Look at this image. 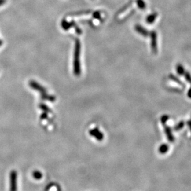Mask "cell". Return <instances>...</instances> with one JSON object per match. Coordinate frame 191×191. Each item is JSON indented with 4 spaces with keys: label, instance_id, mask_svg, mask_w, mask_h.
I'll return each mask as SVG.
<instances>
[{
    "label": "cell",
    "instance_id": "6da1fadb",
    "mask_svg": "<svg viewBox=\"0 0 191 191\" xmlns=\"http://www.w3.org/2000/svg\"><path fill=\"white\" fill-rule=\"evenodd\" d=\"M80 53H81V44L78 39L76 40L75 47V54H74V73L76 76H79L81 73V67H80Z\"/></svg>",
    "mask_w": 191,
    "mask_h": 191
},
{
    "label": "cell",
    "instance_id": "3957f363",
    "mask_svg": "<svg viewBox=\"0 0 191 191\" xmlns=\"http://www.w3.org/2000/svg\"><path fill=\"white\" fill-rule=\"evenodd\" d=\"M151 39V48L152 52L156 54L158 52V44H157V34L155 31H152L149 34Z\"/></svg>",
    "mask_w": 191,
    "mask_h": 191
},
{
    "label": "cell",
    "instance_id": "277c9868",
    "mask_svg": "<svg viewBox=\"0 0 191 191\" xmlns=\"http://www.w3.org/2000/svg\"><path fill=\"white\" fill-rule=\"evenodd\" d=\"M29 84H30V86H31L32 88L37 90V91H40L42 93V98L47 99H49V101H52V99L51 98V97H50L49 96H47V95H45V93H46V90H44V88H42V86H39L37 83H35L34 81H31L29 83Z\"/></svg>",
    "mask_w": 191,
    "mask_h": 191
},
{
    "label": "cell",
    "instance_id": "d6986e66",
    "mask_svg": "<svg viewBox=\"0 0 191 191\" xmlns=\"http://www.w3.org/2000/svg\"><path fill=\"white\" fill-rule=\"evenodd\" d=\"M187 96L190 99H191V88H190L187 92Z\"/></svg>",
    "mask_w": 191,
    "mask_h": 191
},
{
    "label": "cell",
    "instance_id": "7c38bea8",
    "mask_svg": "<svg viewBox=\"0 0 191 191\" xmlns=\"http://www.w3.org/2000/svg\"><path fill=\"white\" fill-rule=\"evenodd\" d=\"M185 125V122L183 120L180 121L179 122H178L174 127V130L175 131H179L180 130H181L183 127Z\"/></svg>",
    "mask_w": 191,
    "mask_h": 191
},
{
    "label": "cell",
    "instance_id": "9a60e30c",
    "mask_svg": "<svg viewBox=\"0 0 191 191\" xmlns=\"http://www.w3.org/2000/svg\"><path fill=\"white\" fill-rule=\"evenodd\" d=\"M137 5L139 8L140 9H144L145 8V3L142 1V0H138L137 1Z\"/></svg>",
    "mask_w": 191,
    "mask_h": 191
},
{
    "label": "cell",
    "instance_id": "8992f818",
    "mask_svg": "<svg viewBox=\"0 0 191 191\" xmlns=\"http://www.w3.org/2000/svg\"><path fill=\"white\" fill-rule=\"evenodd\" d=\"M135 29L136 32H137L138 34H140L142 36L145 37H147L148 36H149L150 32L148 31L146 29L141 26V25H139V24L136 25L135 27Z\"/></svg>",
    "mask_w": 191,
    "mask_h": 191
},
{
    "label": "cell",
    "instance_id": "44dd1931",
    "mask_svg": "<svg viewBox=\"0 0 191 191\" xmlns=\"http://www.w3.org/2000/svg\"><path fill=\"white\" fill-rule=\"evenodd\" d=\"M190 84H191V83H190Z\"/></svg>",
    "mask_w": 191,
    "mask_h": 191
},
{
    "label": "cell",
    "instance_id": "ba28073f",
    "mask_svg": "<svg viewBox=\"0 0 191 191\" xmlns=\"http://www.w3.org/2000/svg\"><path fill=\"white\" fill-rule=\"evenodd\" d=\"M158 16V14L156 13H153L150 15H148L146 19V23L148 24H152L153 23L156 17Z\"/></svg>",
    "mask_w": 191,
    "mask_h": 191
},
{
    "label": "cell",
    "instance_id": "52a82bcc",
    "mask_svg": "<svg viewBox=\"0 0 191 191\" xmlns=\"http://www.w3.org/2000/svg\"><path fill=\"white\" fill-rule=\"evenodd\" d=\"M163 125L164 127V132H165V134L166 135L168 141L170 142H173L174 141V137L173 135L171 129L169 127L167 126L166 124H164Z\"/></svg>",
    "mask_w": 191,
    "mask_h": 191
},
{
    "label": "cell",
    "instance_id": "ac0fdd59",
    "mask_svg": "<svg viewBox=\"0 0 191 191\" xmlns=\"http://www.w3.org/2000/svg\"><path fill=\"white\" fill-rule=\"evenodd\" d=\"M6 2V0H0V7L5 4Z\"/></svg>",
    "mask_w": 191,
    "mask_h": 191
},
{
    "label": "cell",
    "instance_id": "ffe728a7",
    "mask_svg": "<svg viewBox=\"0 0 191 191\" xmlns=\"http://www.w3.org/2000/svg\"><path fill=\"white\" fill-rule=\"evenodd\" d=\"M3 44V42L2 40H0V47H1Z\"/></svg>",
    "mask_w": 191,
    "mask_h": 191
},
{
    "label": "cell",
    "instance_id": "9c48e42d",
    "mask_svg": "<svg viewBox=\"0 0 191 191\" xmlns=\"http://www.w3.org/2000/svg\"><path fill=\"white\" fill-rule=\"evenodd\" d=\"M168 150H169V146L166 143L161 144L158 148V152L161 154H164L167 153Z\"/></svg>",
    "mask_w": 191,
    "mask_h": 191
},
{
    "label": "cell",
    "instance_id": "2e32d148",
    "mask_svg": "<svg viewBox=\"0 0 191 191\" xmlns=\"http://www.w3.org/2000/svg\"><path fill=\"white\" fill-rule=\"evenodd\" d=\"M184 77H185L186 81H187V82L191 83V75H190V74L189 72H185V73H184Z\"/></svg>",
    "mask_w": 191,
    "mask_h": 191
},
{
    "label": "cell",
    "instance_id": "5b68a950",
    "mask_svg": "<svg viewBox=\"0 0 191 191\" xmlns=\"http://www.w3.org/2000/svg\"><path fill=\"white\" fill-rule=\"evenodd\" d=\"M90 135L96 138L98 141H102L104 138V135L97 128L93 129L90 131Z\"/></svg>",
    "mask_w": 191,
    "mask_h": 191
},
{
    "label": "cell",
    "instance_id": "8fae6325",
    "mask_svg": "<svg viewBox=\"0 0 191 191\" xmlns=\"http://www.w3.org/2000/svg\"><path fill=\"white\" fill-rule=\"evenodd\" d=\"M176 72L178 75L182 76L184 75L185 71L184 67L181 64H178L176 66Z\"/></svg>",
    "mask_w": 191,
    "mask_h": 191
},
{
    "label": "cell",
    "instance_id": "4fadbf2b",
    "mask_svg": "<svg viewBox=\"0 0 191 191\" xmlns=\"http://www.w3.org/2000/svg\"><path fill=\"white\" fill-rule=\"evenodd\" d=\"M32 176H33L34 178L37 179V180H39V179H42V176H43V175H42V173L39 171H34L32 173Z\"/></svg>",
    "mask_w": 191,
    "mask_h": 191
},
{
    "label": "cell",
    "instance_id": "e0dca14e",
    "mask_svg": "<svg viewBox=\"0 0 191 191\" xmlns=\"http://www.w3.org/2000/svg\"><path fill=\"white\" fill-rule=\"evenodd\" d=\"M186 123H187V126L189 127V128L190 129V131H191V120H188V121L186 122Z\"/></svg>",
    "mask_w": 191,
    "mask_h": 191
},
{
    "label": "cell",
    "instance_id": "5bb4252c",
    "mask_svg": "<svg viewBox=\"0 0 191 191\" xmlns=\"http://www.w3.org/2000/svg\"><path fill=\"white\" fill-rule=\"evenodd\" d=\"M169 119V116H167V115H163V116H162L161 117V119H160L161 123L163 125L166 124V123L168 121Z\"/></svg>",
    "mask_w": 191,
    "mask_h": 191
},
{
    "label": "cell",
    "instance_id": "7a4b0ae2",
    "mask_svg": "<svg viewBox=\"0 0 191 191\" xmlns=\"http://www.w3.org/2000/svg\"><path fill=\"white\" fill-rule=\"evenodd\" d=\"M9 191H17V173L15 170L9 174Z\"/></svg>",
    "mask_w": 191,
    "mask_h": 191
},
{
    "label": "cell",
    "instance_id": "30bf717a",
    "mask_svg": "<svg viewBox=\"0 0 191 191\" xmlns=\"http://www.w3.org/2000/svg\"><path fill=\"white\" fill-rule=\"evenodd\" d=\"M169 79H170L171 80H172L173 81H174V82L176 83L177 84H179V85L181 86L182 87L185 88V86L184 85V83L177 76H174L173 74H170V75H169Z\"/></svg>",
    "mask_w": 191,
    "mask_h": 191
}]
</instances>
